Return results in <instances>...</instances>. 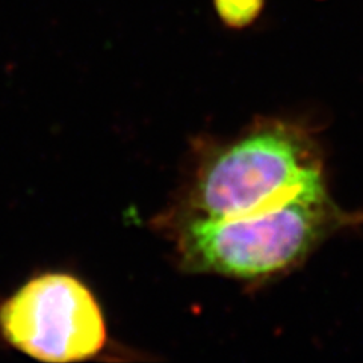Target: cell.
<instances>
[{"label":"cell","instance_id":"1","mask_svg":"<svg viewBox=\"0 0 363 363\" xmlns=\"http://www.w3.org/2000/svg\"><path fill=\"white\" fill-rule=\"evenodd\" d=\"M344 218L325 188H318L242 217L191 221L182 233V253L194 271L265 279L298 265Z\"/></svg>","mask_w":363,"mask_h":363},{"label":"cell","instance_id":"2","mask_svg":"<svg viewBox=\"0 0 363 363\" xmlns=\"http://www.w3.org/2000/svg\"><path fill=\"white\" fill-rule=\"evenodd\" d=\"M324 188L321 161L308 133L274 123L221 152L196 189L206 218H233L267 211Z\"/></svg>","mask_w":363,"mask_h":363},{"label":"cell","instance_id":"3","mask_svg":"<svg viewBox=\"0 0 363 363\" xmlns=\"http://www.w3.org/2000/svg\"><path fill=\"white\" fill-rule=\"evenodd\" d=\"M0 330L21 353L53 363L94 357L108 339L93 292L62 272L32 279L8 298L0 309Z\"/></svg>","mask_w":363,"mask_h":363},{"label":"cell","instance_id":"4","mask_svg":"<svg viewBox=\"0 0 363 363\" xmlns=\"http://www.w3.org/2000/svg\"><path fill=\"white\" fill-rule=\"evenodd\" d=\"M265 0H215V8L227 26L245 28L262 13Z\"/></svg>","mask_w":363,"mask_h":363}]
</instances>
